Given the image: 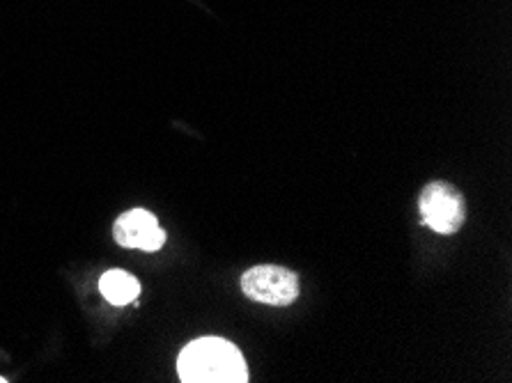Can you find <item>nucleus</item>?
<instances>
[{
	"mask_svg": "<svg viewBox=\"0 0 512 383\" xmlns=\"http://www.w3.org/2000/svg\"><path fill=\"white\" fill-rule=\"evenodd\" d=\"M239 285L248 299L265 303V306H292L299 296V276L278 264H260V267L248 269Z\"/></svg>",
	"mask_w": 512,
	"mask_h": 383,
	"instance_id": "2",
	"label": "nucleus"
},
{
	"mask_svg": "<svg viewBox=\"0 0 512 383\" xmlns=\"http://www.w3.org/2000/svg\"><path fill=\"white\" fill-rule=\"evenodd\" d=\"M99 289H102L104 299L113 303V306H127V303L136 301V296L141 294L138 280L122 269L106 271L102 280H99Z\"/></svg>",
	"mask_w": 512,
	"mask_h": 383,
	"instance_id": "5",
	"label": "nucleus"
},
{
	"mask_svg": "<svg viewBox=\"0 0 512 383\" xmlns=\"http://www.w3.org/2000/svg\"><path fill=\"white\" fill-rule=\"evenodd\" d=\"M5 381H7V379H0V383H5Z\"/></svg>",
	"mask_w": 512,
	"mask_h": 383,
	"instance_id": "6",
	"label": "nucleus"
},
{
	"mask_svg": "<svg viewBox=\"0 0 512 383\" xmlns=\"http://www.w3.org/2000/svg\"><path fill=\"white\" fill-rule=\"evenodd\" d=\"M184 383H244L246 361L232 342L223 338H200L184 347L177 361Z\"/></svg>",
	"mask_w": 512,
	"mask_h": 383,
	"instance_id": "1",
	"label": "nucleus"
},
{
	"mask_svg": "<svg viewBox=\"0 0 512 383\" xmlns=\"http://www.w3.org/2000/svg\"><path fill=\"white\" fill-rule=\"evenodd\" d=\"M418 207H421L423 225L439 234H455L467 221L464 195L446 182H432L425 186Z\"/></svg>",
	"mask_w": 512,
	"mask_h": 383,
	"instance_id": "3",
	"label": "nucleus"
},
{
	"mask_svg": "<svg viewBox=\"0 0 512 383\" xmlns=\"http://www.w3.org/2000/svg\"><path fill=\"white\" fill-rule=\"evenodd\" d=\"M113 237L124 248H138L145 253H154L166 244V232L159 228L157 216L145 209H131L118 218L113 228Z\"/></svg>",
	"mask_w": 512,
	"mask_h": 383,
	"instance_id": "4",
	"label": "nucleus"
}]
</instances>
